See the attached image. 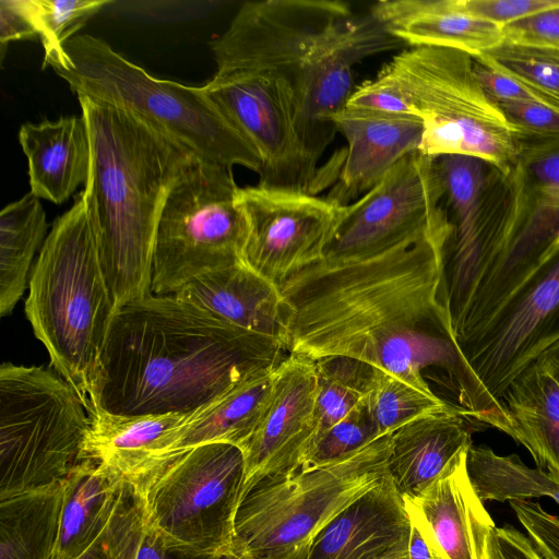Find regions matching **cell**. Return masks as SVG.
<instances>
[{"label": "cell", "instance_id": "cell-24", "mask_svg": "<svg viewBox=\"0 0 559 559\" xmlns=\"http://www.w3.org/2000/svg\"><path fill=\"white\" fill-rule=\"evenodd\" d=\"M275 369L247 378L193 412L187 421L164 437L145 468L203 444L223 442L241 448L265 414L273 392Z\"/></svg>", "mask_w": 559, "mask_h": 559}, {"label": "cell", "instance_id": "cell-2", "mask_svg": "<svg viewBox=\"0 0 559 559\" xmlns=\"http://www.w3.org/2000/svg\"><path fill=\"white\" fill-rule=\"evenodd\" d=\"M287 355L274 338L152 294L115 312L90 415L193 413Z\"/></svg>", "mask_w": 559, "mask_h": 559}, {"label": "cell", "instance_id": "cell-31", "mask_svg": "<svg viewBox=\"0 0 559 559\" xmlns=\"http://www.w3.org/2000/svg\"><path fill=\"white\" fill-rule=\"evenodd\" d=\"M466 468L483 502L549 497L559 504V479L538 467L526 466L515 454L498 455L488 447L472 445Z\"/></svg>", "mask_w": 559, "mask_h": 559}, {"label": "cell", "instance_id": "cell-47", "mask_svg": "<svg viewBox=\"0 0 559 559\" xmlns=\"http://www.w3.org/2000/svg\"><path fill=\"white\" fill-rule=\"evenodd\" d=\"M135 559H222V556L195 554L168 547L144 524Z\"/></svg>", "mask_w": 559, "mask_h": 559}, {"label": "cell", "instance_id": "cell-15", "mask_svg": "<svg viewBox=\"0 0 559 559\" xmlns=\"http://www.w3.org/2000/svg\"><path fill=\"white\" fill-rule=\"evenodd\" d=\"M236 203L247 223L242 263L278 287L324 258L345 212L328 198L260 185L239 188Z\"/></svg>", "mask_w": 559, "mask_h": 559}, {"label": "cell", "instance_id": "cell-1", "mask_svg": "<svg viewBox=\"0 0 559 559\" xmlns=\"http://www.w3.org/2000/svg\"><path fill=\"white\" fill-rule=\"evenodd\" d=\"M450 216L383 250L322 259L281 285L288 354L345 356L428 394L425 371H440L472 416L476 384L459 349L444 289Z\"/></svg>", "mask_w": 559, "mask_h": 559}, {"label": "cell", "instance_id": "cell-39", "mask_svg": "<svg viewBox=\"0 0 559 559\" xmlns=\"http://www.w3.org/2000/svg\"><path fill=\"white\" fill-rule=\"evenodd\" d=\"M508 121L519 131L524 146L559 140V112L538 102L499 105Z\"/></svg>", "mask_w": 559, "mask_h": 559}, {"label": "cell", "instance_id": "cell-8", "mask_svg": "<svg viewBox=\"0 0 559 559\" xmlns=\"http://www.w3.org/2000/svg\"><path fill=\"white\" fill-rule=\"evenodd\" d=\"M423 122L419 152L438 158L484 159L504 174L524 150L519 131L485 93L471 53L445 47H409L382 69Z\"/></svg>", "mask_w": 559, "mask_h": 559}, {"label": "cell", "instance_id": "cell-33", "mask_svg": "<svg viewBox=\"0 0 559 559\" xmlns=\"http://www.w3.org/2000/svg\"><path fill=\"white\" fill-rule=\"evenodd\" d=\"M474 59L521 84L559 112V49L503 40Z\"/></svg>", "mask_w": 559, "mask_h": 559}, {"label": "cell", "instance_id": "cell-25", "mask_svg": "<svg viewBox=\"0 0 559 559\" xmlns=\"http://www.w3.org/2000/svg\"><path fill=\"white\" fill-rule=\"evenodd\" d=\"M409 47H445L472 56L503 41L501 27L459 11L452 0H382L370 11Z\"/></svg>", "mask_w": 559, "mask_h": 559}, {"label": "cell", "instance_id": "cell-45", "mask_svg": "<svg viewBox=\"0 0 559 559\" xmlns=\"http://www.w3.org/2000/svg\"><path fill=\"white\" fill-rule=\"evenodd\" d=\"M38 37L23 0L0 1V45L3 57L7 45L16 39Z\"/></svg>", "mask_w": 559, "mask_h": 559}, {"label": "cell", "instance_id": "cell-14", "mask_svg": "<svg viewBox=\"0 0 559 559\" xmlns=\"http://www.w3.org/2000/svg\"><path fill=\"white\" fill-rule=\"evenodd\" d=\"M449 217L437 158L415 152L345 206L324 259L344 260L391 247Z\"/></svg>", "mask_w": 559, "mask_h": 559}, {"label": "cell", "instance_id": "cell-4", "mask_svg": "<svg viewBox=\"0 0 559 559\" xmlns=\"http://www.w3.org/2000/svg\"><path fill=\"white\" fill-rule=\"evenodd\" d=\"M91 142L82 194L116 309L152 295L156 228L165 201L197 157L134 112L78 95Z\"/></svg>", "mask_w": 559, "mask_h": 559}, {"label": "cell", "instance_id": "cell-37", "mask_svg": "<svg viewBox=\"0 0 559 559\" xmlns=\"http://www.w3.org/2000/svg\"><path fill=\"white\" fill-rule=\"evenodd\" d=\"M144 530L142 504L126 480L115 512L98 538L74 559H135Z\"/></svg>", "mask_w": 559, "mask_h": 559}, {"label": "cell", "instance_id": "cell-12", "mask_svg": "<svg viewBox=\"0 0 559 559\" xmlns=\"http://www.w3.org/2000/svg\"><path fill=\"white\" fill-rule=\"evenodd\" d=\"M453 227L444 258V289L455 333L473 296L507 249L518 219L512 175L464 155L437 158Z\"/></svg>", "mask_w": 559, "mask_h": 559}, {"label": "cell", "instance_id": "cell-30", "mask_svg": "<svg viewBox=\"0 0 559 559\" xmlns=\"http://www.w3.org/2000/svg\"><path fill=\"white\" fill-rule=\"evenodd\" d=\"M47 230L46 214L32 192L0 214V313L12 312L22 297L38 247ZM43 246V245H41Z\"/></svg>", "mask_w": 559, "mask_h": 559}, {"label": "cell", "instance_id": "cell-38", "mask_svg": "<svg viewBox=\"0 0 559 559\" xmlns=\"http://www.w3.org/2000/svg\"><path fill=\"white\" fill-rule=\"evenodd\" d=\"M366 397L311 444L301 468L330 463L378 439Z\"/></svg>", "mask_w": 559, "mask_h": 559}, {"label": "cell", "instance_id": "cell-43", "mask_svg": "<svg viewBox=\"0 0 559 559\" xmlns=\"http://www.w3.org/2000/svg\"><path fill=\"white\" fill-rule=\"evenodd\" d=\"M503 40L559 49V5L501 27Z\"/></svg>", "mask_w": 559, "mask_h": 559}, {"label": "cell", "instance_id": "cell-41", "mask_svg": "<svg viewBox=\"0 0 559 559\" xmlns=\"http://www.w3.org/2000/svg\"><path fill=\"white\" fill-rule=\"evenodd\" d=\"M462 13L500 27L559 5V0H452Z\"/></svg>", "mask_w": 559, "mask_h": 559}, {"label": "cell", "instance_id": "cell-36", "mask_svg": "<svg viewBox=\"0 0 559 559\" xmlns=\"http://www.w3.org/2000/svg\"><path fill=\"white\" fill-rule=\"evenodd\" d=\"M44 47L43 67L64 68V45L108 0H23Z\"/></svg>", "mask_w": 559, "mask_h": 559}, {"label": "cell", "instance_id": "cell-13", "mask_svg": "<svg viewBox=\"0 0 559 559\" xmlns=\"http://www.w3.org/2000/svg\"><path fill=\"white\" fill-rule=\"evenodd\" d=\"M559 338V247L477 334L459 346L475 381L476 420L511 436L501 403L511 380Z\"/></svg>", "mask_w": 559, "mask_h": 559}, {"label": "cell", "instance_id": "cell-50", "mask_svg": "<svg viewBox=\"0 0 559 559\" xmlns=\"http://www.w3.org/2000/svg\"><path fill=\"white\" fill-rule=\"evenodd\" d=\"M222 559H240L231 554H227V555H224L222 556Z\"/></svg>", "mask_w": 559, "mask_h": 559}, {"label": "cell", "instance_id": "cell-42", "mask_svg": "<svg viewBox=\"0 0 559 559\" xmlns=\"http://www.w3.org/2000/svg\"><path fill=\"white\" fill-rule=\"evenodd\" d=\"M346 107L370 111L414 115L401 90L382 70L374 80L366 81L353 91Z\"/></svg>", "mask_w": 559, "mask_h": 559}, {"label": "cell", "instance_id": "cell-11", "mask_svg": "<svg viewBox=\"0 0 559 559\" xmlns=\"http://www.w3.org/2000/svg\"><path fill=\"white\" fill-rule=\"evenodd\" d=\"M230 168L194 157L159 215L152 262L153 295H174L209 272L242 262L247 223Z\"/></svg>", "mask_w": 559, "mask_h": 559}, {"label": "cell", "instance_id": "cell-10", "mask_svg": "<svg viewBox=\"0 0 559 559\" xmlns=\"http://www.w3.org/2000/svg\"><path fill=\"white\" fill-rule=\"evenodd\" d=\"M132 484L144 524L166 546L195 554H230L242 497L240 448L209 443L154 462Z\"/></svg>", "mask_w": 559, "mask_h": 559}, {"label": "cell", "instance_id": "cell-6", "mask_svg": "<svg viewBox=\"0 0 559 559\" xmlns=\"http://www.w3.org/2000/svg\"><path fill=\"white\" fill-rule=\"evenodd\" d=\"M68 63L56 68L76 95L128 109L178 141L199 159L258 175L254 147L228 121L201 87L148 74L92 35H75L64 45Z\"/></svg>", "mask_w": 559, "mask_h": 559}, {"label": "cell", "instance_id": "cell-40", "mask_svg": "<svg viewBox=\"0 0 559 559\" xmlns=\"http://www.w3.org/2000/svg\"><path fill=\"white\" fill-rule=\"evenodd\" d=\"M510 506L543 559H559V515L531 500L510 501Z\"/></svg>", "mask_w": 559, "mask_h": 559}, {"label": "cell", "instance_id": "cell-34", "mask_svg": "<svg viewBox=\"0 0 559 559\" xmlns=\"http://www.w3.org/2000/svg\"><path fill=\"white\" fill-rule=\"evenodd\" d=\"M511 175L520 211L559 229V140L524 146Z\"/></svg>", "mask_w": 559, "mask_h": 559}, {"label": "cell", "instance_id": "cell-27", "mask_svg": "<svg viewBox=\"0 0 559 559\" xmlns=\"http://www.w3.org/2000/svg\"><path fill=\"white\" fill-rule=\"evenodd\" d=\"M501 403L536 466L559 479V385L535 360L508 384Z\"/></svg>", "mask_w": 559, "mask_h": 559}, {"label": "cell", "instance_id": "cell-5", "mask_svg": "<svg viewBox=\"0 0 559 559\" xmlns=\"http://www.w3.org/2000/svg\"><path fill=\"white\" fill-rule=\"evenodd\" d=\"M25 313L51 367L80 394L87 413L109 326L117 311L86 201L59 216L29 274Z\"/></svg>", "mask_w": 559, "mask_h": 559}, {"label": "cell", "instance_id": "cell-19", "mask_svg": "<svg viewBox=\"0 0 559 559\" xmlns=\"http://www.w3.org/2000/svg\"><path fill=\"white\" fill-rule=\"evenodd\" d=\"M466 454L418 497L403 499L406 511L425 527L439 559H493L497 526L471 484Z\"/></svg>", "mask_w": 559, "mask_h": 559}, {"label": "cell", "instance_id": "cell-22", "mask_svg": "<svg viewBox=\"0 0 559 559\" xmlns=\"http://www.w3.org/2000/svg\"><path fill=\"white\" fill-rule=\"evenodd\" d=\"M472 445L457 411L416 418L390 433L389 475L402 499L416 498Z\"/></svg>", "mask_w": 559, "mask_h": 559}, {"label": "cell", "instance_id": "cell-48", "mask_svg": "<svg viewBox=\"0 0 559 559\" xmlns=\"http://www.w3.org/2000/svg\"><path fill=\"white\" fill-rule=\"evenodd\" d=\"M406 512L409 519L408 559H439L420 521L413 513Z\"/></svg>", "mask_w": 559, "mask_h": 559}, {"label": "cell", "instance_id": "cell-44", "mask_svg": "<svg viewBox=\"0 0 559 559\" xmlns=\"http://www.w3.org/2000/svg\"><path fill=\"white\" fill-rule=\"evenodd\" d=\"M474 71L487 96L498 106L513 102H538L516 81L476 59Z\"/></svg>", "mask_w": 559, "mask_h": 559}, {"label": "cell", "instance_id": "cell-17", "mask_svg": "<svg viewBox=\"0 0 559 559\" xmlns=\"http://www.w3.org/2000/svg\"><path fill=\"white\" fill-rule=\"evenodd\" d=\"M316 397L314 361L288 354L275 369L263 418L240 448L245 460L242 496L264 478L301 468L317 432Z\"/></svg>", "mask_w": 559, "mask_h": 559}, {"label": "cell", "instance_id": "cell-7", "mask_svg": "<svg viewBox=\"0 0 559 559\" xmlns=\"http://www.w3.org/2000/svg\"><path fill=\"white\" fill-rule=\"evenodd\" d=\"M390 433L341 459L264 478L241 498L230 554L305 559L318 534L388 474Z\"/></svg>", "mask_w": 559, "mask_h": 559}, {"label": "cell", "instance_id": "cell-32", "mask_svg": "<svg viewBox=\"0 0 559 559\" xmlns=\"http://www.w3.org/2000/svg\"><path fill=\"white\" fill-rule=\"evenodd\" d=\"M313 361L317 374L314 441L365 400L377 367L345 356H328Z\"/></svg>", "mask_w": 559, "mask_h": 559}, {"label": "cell", "instance_id": "cell-23", "mask_svg": "<svg viewBox=\"0 0 559 559\" xmlns=\"http://www.w3.org/2000/svg\"><path fill=\"white\" fill-rule=\"evenodd\" d=\"M19 142L28 162L31 192L56 204L66 202L91 168V142L83 116L26 122Z\"/></svg>", "mask_w": 559, "mask_h": 559}, {"label": "cell", "instance_id": "cell-18", "mask_svg": "<svg viewBox=\"0 0 559 559\" xmlns=\"http://www.w3.org/2000/svg\"><path fill=\"white\" fill-rule=\"evenodd\" d=\"M332 121L347 142L336 183L326 197L338 205L366 194L397 163L419 151L423 122L415 115L345 106Z\"/></svg>", "mask_w": 559, "mask_h": 559}, {"label": "cell", "instance_id": "cell-29", "mask_svg": "<svg viewBox=\"0 0 559 559\" xmlns=\"http://www.w3.org/2000/svg\"><path fill=\"white\" fill-rule=\"evenodd\" d=\"M62 497L60 480L0 498V559H51Z\"/></svg>", "mask_w": 559, "mask_h": 559}, {"label": "cell", "instance_id": "cell-26", "mask_svg": "<svg viewBox=\"0 0 559 559\" xmlns=\"http://www.w3.org/2000/svg\"><path fill=\"white\" fill-rule=\"evenodd\" d=\"M126 478L94 460L75 464L62 479L59 534L51 559H74L108 525Z\"/></svg>", "mask_w": 559, "mask_h": 559}, {"label": "cell", "instance_id": "cell-46", "mask_svg": "<svg viewBox=\"0 0 559 559\" xmlns=\"http://www.w3.org/2000/svg\"><path fill=\"white\" fill-rule=\"evenodd\" d=\"M492 556L493 559H543L530 538L511 525L496 527Z\"/></svg>", "mask_w": 559, "mask_h": 559}, {"label": "cell", "instance_id": "cell-35", "mask_svg": "<svg viewBox=\"0 0 559 559\" xmlns=\"http://www.w3.org/2000/svg\"><path fill=\"white\" fill-rule=\"evenodd\" d=\"M366 402L378 437L426 415L460 412L437 394L425 393L379 368Z\"/></svg>", "mask_w": 559, "mask_h": 559}, {"label": "cell", "instance_id": "cell-9", "mask_svg": "<svg viewBox=\"0 0 559 559\" xmlns=\"http://www.w3.org/2000/svg\"><path fill=\"white\" fill-rule=\"evenodd\" d=\"M91 417L56 370L0 367V498L62 480L81 461Z\"/></svg>", "mask_w": 559, "mask_h": 559}, {"label": "cell", "instance_id": "cell-49", "mask_svg": "<svg viewBox=\"0 0 559 559\" xmlns=\"http://www.w3.org/2000/svg\"><path fill=\"white\" fill-rule=\"evenodd\" d=\"M534 360L559 385V338L546 346Z\"/></svg>", "mask_w": 559, "mask_h": 559}, {"label": "cell", "instance_id": "cell-21", "mask_svg": "<svg viewBox=\"0 0 559 559\" xmlns=\"http://www.w3.org/2000/svg\"><path fill=\"white\" fill-rule=\"evenodd\" d=\"M174 296L285 347L286 319L280 288L242 262L195 277Z\"/></svg>", "mask_w": 559, "mask_h": 559}, {"label": "cell", "instance_id": "cell-16", "mask_svg": "<svg viewBox=\"0 0 559 559\" xmlns=\"http://www.w3.org/2000/svg\"><path fill=\"white\" fill-rule=\"evenodd\" d=\"M210 99L254 147L262 187L314 194L323 178L306 153L281 85L261 72H234L202 86Z\"/></svg>", "mask_w": 559, "mask_h": 559}, {"label": "cell", "instance_id": "cell-3", "mask_svg": "<svg viewBox=\"0 0 559 559\" xmlns=\"http://www.w3.org/2000/svg\"><path fill=\"white\" fill-rule=\"evenodd\" d=\"M402 41L370 12L340 0L245 2L211 41L216 75L261 72L281 85L296 131L318 165L336 134L332 121L354 91L353 68Z\"/></svg>", "mask_w": 559, "mask_h": 559}, {"label": "cell", "instance_id": "cell-20", "mask_svg": "<svg viewBox=\"0 0 559 559\" xmlns=\"http://www.w3.org/2000/svg\"><path fill=\"white\" fill-rule=\"evenodd\" d=\"M409 519L389 475L343 510L305 559H380L408 548Z\"/></svg>", "mask_w": 559, "mask_h": 559}, {"label": "cell", "instance_id": "cell-28", "mask_svg": "<svg viewBox=\"0 0 559 559\" xmlns=\"http://www.w3.org/2000/svg\"><path fill=\"white\" fill-rule=\"evenodd\" d=\"M192 414L116 415L95 409L81 461L94 460L130 479L145 468L164 437Z\"/></svg>", "mask_w": 559, "mask_h": 559}]
</instances>
